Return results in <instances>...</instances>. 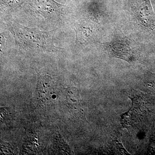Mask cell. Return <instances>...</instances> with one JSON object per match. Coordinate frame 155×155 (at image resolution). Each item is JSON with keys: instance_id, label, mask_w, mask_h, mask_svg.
Instances as JSON below:
<instances>
[{"instance_id": "obj_1", "label": "cell", "mask_w": 155, "mask_h": 155, "mask_svg": "<svg viewBox=\"0 0 155 155\" xmlns=\"http://www.w3.org/2000/svg\"><path fill=\"white\" fill-rule=\"evenodd\" d=\"M7 27L16 45L21 48L48 52H56L60 49L54 44L51 31L29 28L17 22L9 23Z\"/></svg>"}, {"instance_id": "obj_2", "label": "cell", "mask_w": 155, "mask_h": 155, "mask_svg": "<svg viewBox=\"0 0 155 155\" xmlns=\"http://www.w3.org/2000/svg\"><path fill=\"white\" fill-rule=\"evenodd\" d=\"M31 6L35 14L48 19L61 18L64 14L66 7L54 0H32Z\"/></svg>"}, {"instance_id": "obj_3", "label": "cell", "mask_w": 155, "mask_h": 155, "mask_svg": "<svg viewBox=\"0 0 155 155\" xmlns=\"http://www.w3.org/2000/svg\"><path fill=\"white\" fill-rule=\"evenodd\" d=\"M134 13L140 23L146 28L155 30V13L150 0H134Z\"/></svg>"}, {"instance_id": "obj_4", "label": "cell", "mask_w": 155, "mask_h": 155, "mask_svg": "<svg viewBox=\"0 0 155 155\" xmlns=\"http://www.w3.org/2000/svg\"><path fill=\"white\" fill-rule=\"evenodd\" d=\"M55 85L54 80L48 75H39L37 94L39 102L43 106L50 104L55 93Z\"/></svg>"}, {"instance_id": "obj_5", "label": "cell", "mask_w": 155, "mask_h": 155, "mask_svg": "<svg viewBox=\"0 0 155 155\" xmlns=\"http://www.w3.org/2000/svg\"><path fill=\"white\" fill-rule=\"evenodd\" d=\"M106 48L110 54L116 58L123 59L127 62L133 61V52L130 47L122 41L113 42L107 44Z\"/></svg>"}, {"instance_id": "obj_6", "label": "cell", "mask_w": 155, "mask_h": 155, "mask_svg": "<svg viewBox=\"0 0 155 155\" xmlns=\"http://www.w3.org/2000/svg\"><path fill=\"white\" fill-rule=\"evenodd\" d=\"M76 42L80 44H84L91 40L95 35L94 28L86 22H81L75 26Z\"/></svg>"}, {"instance_id": "obj_7", "label": "cell", "mask_w": 155, "mask_h": 155, "mask_svg": "<svg viewBox=\"0 0 155 155\" xmlns=\"http://www.w3.org/2000/svg\"><path fill=\"white\" fill-rule=\"evenodd\" d=\"M67 100L70 110L76 116H80L81 106L78 90L72 87L68 89L67 92Z\"/></svg>"}, {"instance_id": "obj_8", "label": "cell", "mask_w": 155, "mask_h": 155, "mask_svg": "<svg viewBox=\"0 0 155 155\" xmlns=\"http://www.w3.org/2000/svg\"><path fill=\"white\" fill-rule=\"evenodd\" d=\"M24 0H1V5L5 10H11L19 7Z\"/></svg>"}, {"instance_id": "obj_9", "label": "cell", "mask_w": 155, "mask_h": 155, "mask_svg": "<svg viewBox=\"0 0 155 155\" xmlns=\"http://www.w3.org/2000/svg\"><path fill=\"white\" fill-rule=\"evenodd\" d=\"M5 38L3 35L1 34V52L3 54L5 50Z\"/></svg>"}]
</instances>
